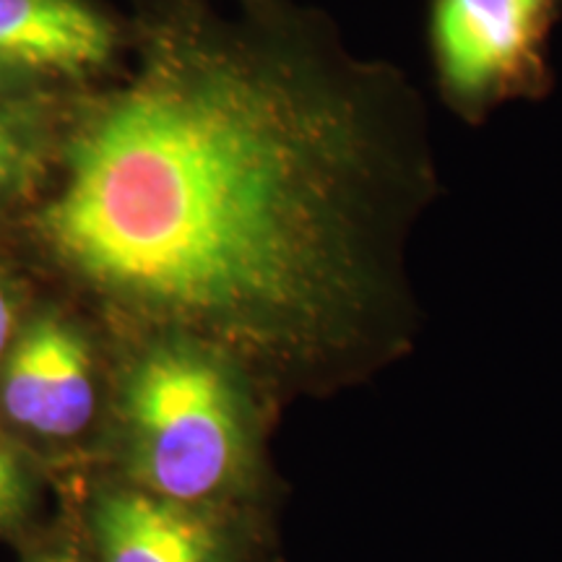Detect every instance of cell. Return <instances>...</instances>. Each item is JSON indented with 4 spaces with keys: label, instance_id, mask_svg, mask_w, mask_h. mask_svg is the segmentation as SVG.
Masks as SVG:
<instances>
[{
    "label": "cell",
    "instance_id": "1",
    "mask_svg": "<svg viewBox=\"0 0 562 562\" xmlns=\"http://www.w3.org/2000/svg\"><path fill=\"white\" fill-rule=\"evenodd\" d=\"M427 167L396 79L188 19L83 112L37 229L133 313L294 351L364 311L372 229L417 201Z\"/></svg>",
    "mask_w": 562,
    "mask_h": 562
},
{
    "label": "cell",
    "instance_id": "2",
    "mask_svg": "<svg viewBox=\"0 0 562 562\" xmlns=\"http://www.w3.org/2000/svg\"><path fill=\"white\" fill-rule=\"evenodd\" d=\"M131 453L154 495L191 505L220 495L245 467V414L227 370L206 351L161 347L125 393Z\"/></svg>",
    "mask_w": 562,
    "mask_h": 562
},
{
    "label": "cell",
    "instance_id": "3",
    "mask_svg": "<svg viewBox=\"0 0 562 562\" xmlns=\"http://www.w3.org/2000/svg\"><path fill=\"white\" fill-rule=\"evenodd\" d=\"M94 368L87 344L58 318L34 321L13 344L0 404L13 425L42 438H74L94 414Z\"/></svg>",
    "mask_w": 562,
    "mask_h": 562
},
{
    "label": "cell",
    "instance_id": "4",
    "mask_svg": "<svg viewBox=\"0 0 562 562\" xmlns=\"http://www.w3.org/2000/svg\"><path fill=\"white\" fill-rule=\"evenodd\" d=\"M115 50V30L83 0H0V68L81 76Z\"/></svg>",
    "mask_w": 562,
    "mask_h": 562
},
{
    "label": "cell",
    "instance_id": "5",
    "mask_svg": "<svg viewBox=\"0 0 562 562\" xmlns=\"http://www.w3.org/2000/svg\"><path fill=\"white\" fill-rule=\"evenodd\" d=\"M537 11L529 0H438L435 40L448 81L476 94L513 74Z\"/></svg>",
    "mask_w": 562,
    "mask_h": 562
},
{
    "label": "cell",
    "instance_id": "6",
    "mask_svg": "<svg viewBox=\"0 0 562 562\" xmlns=\"http://www.w3.org/2000/svg\"><path fill=\"white\" fill-rule=\"evenodd\" d=\"M102 562H220L214 526L188 505L123 490L97 508Z\"/></svg>",
    "mask_w": 562,
    "mask_h": 562
},
{
    "label": "cell",
    "instance_id": "7",
    "mask_svg": "<svg viewBox=\"0 0 562 562\" xmlns=\"http://www.w3.org/2000/svg\"><path fill=\"white\" fill-rule=\"evenodd\" d=\"M47 138L37 112L0 94V203L32 188L45 167Z\"/></svg>",
    "mask_w": 562,
    "mask_h": 562
},
{
    "label": "cell",
    "instance_id": "8",
    "mask_svg": "<svg viewBox=\"0 0 562 562\" xmlns=\"http://www.w3.org/2000/svg\"><path fill=\"white\" fill-rule=\"evenodd\" d=\"M26 501H30V484H26L24 469L11 448L0 442V526L21 516Z\"/></svg>",
    "mask_w": 562,
    "mask_h": 562
},
{
    "label": "cell",
    "instance_id": "9",
    "mask_svg": "<svg viewBox=\"0 0 562 562\" xmlns=\"http://www.w3.org/2000/svg\"><path fill=\"white\" fill-rule=\"evenodd\" d=\"M11 336H13V302L9 297V292H5V286L0 284V357L9 351Z\"/></svg>",
    "mask_w": 562,
    "mask_h": 562
},
{
    "label": "cell",
    "instance_id": "10",
    "mask_svg": "<svg viewBox=\"0 0 562 562\" xmlns=\"http://www.w3.org/2000/svg\"><path fill=\"white\" fill-rule=\"evenodd\" d=\"M529 3H531V5H537V9H539V3H542V0H529Z\"/></svg>",
    "mask_w": 562,
    "mask_h": 562
}]
</instances>
